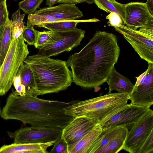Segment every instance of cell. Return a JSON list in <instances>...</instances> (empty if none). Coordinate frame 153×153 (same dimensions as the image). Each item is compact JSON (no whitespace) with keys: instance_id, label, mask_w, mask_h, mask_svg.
Listing matches in <instances>:
<instances>
[{"instance_id":"14","label":"cell","mask_w":153,"mask_h":153,"mask_svg":"<svg viewBox=\"0 0 153 153\" xmlns=\"http://www.w3.org/2000/svg\"><path fill=\"white\" fill-rule=\"evenodd\" d=\"M15 90L12 91L14 95L31 96L37 97L36 83L32 71L26 64L20 67L13 83Z\"/></svg>"},{"instance_id":"29","label":"cell","mask_w":153,"mask_h":153,"mask_svg":"<svg viewBox=\"0 0 153 153\" xmlns=\"http://www.w3.org/2000/svg\"><path fill=\"white\" fill-rule=\"evenodd\" d=\"M153 153V130L136 153Z\"/></svg>"},{"instance_id":"38","label":"cell","mask_w":153,"mask_h":153,"mask_svg":"<svg viewBox=\"0 0 153 153\" xmlns=\"http://www.w3.org/2000/svg\"><path fill=\"white\" fill-rule=\"evenodd\" d=\"M1 110L0 105V116H1Z\"/></svg>"},{"instance_id":"27","label":"cell","mask_w":153,"mask_h":153,"mask_svg":"<svg viewBox=\"0 0 153 153\" xmlns=\"http://www.w3.org/2000/svg\"><path fill=\"white\" fill-rule=\"evenodd\" d=\"M34 26H25L22 35L24 41L27 45H34L36 41L38 31L34 28Z\"/></svg>"},{"instance_id":"4","label":"cell","mask_w":153,"mask_h":153,"mask_svg":"<svg viewBox=\"0 0 153 153\" xmlns=\"http://www.w3.org/2000/svg\"><path fill=\"white\" fill-rule=\"evenodd\" d=\"M129 100V94L108 93L87 100H77L64 109L67 115L95 118L101 124L126 106Z\"/></svg>"},{"instance_id":"16","label":"cell","mask_w":153,"mask_h":153,"mask_svg":"<svg viewBox=\"0 0 153 153\" xmlns=\"http://www.w3.org/2000/svg\"><path fill=\"white\" fill-rule=\"evenodd\" d=\"M55 141L38 143H15L4 145L0 148V153H48V148Z\"/></svg>"},{"instance_id":"10","label":"cell","mask_w":153,"mask_h":153,"mask_svg":"<svg viewBox=\"0 0 153 153\" xmlns=\"http://www.w3.org/2000/svg\"><path fill=\"white\" fill-rule=\"evenodd\" d=\"M131 93L130 103L148 107L153 104V63H148L147 69L137 77Z\"/></svg>"},{"instance_id":"15","label":"cell","mask_w":153,"mask_h":153,"mask_svg":"<svg viewBox=\"0 0 153 153\" xmlns=\"http://www.w3.org/2000/svg\"><path fill=\"white\" fill-rule=\"evenodd\" d=\"M75 4H60L51 7H47L36 10L34 13L48 15L65 20H74L83 16L82 12Z\"/></svg>"},{"instance_id":"11","label":"cell","mask_w":153,"mask_h":153,"mask_svg":"<svg viewBox=\"0 0 153 153\" xmlns=\"http://www.w3.org/2000/svg\"><path fill=\"white\" fill-rule=\"evenodd\" d=\"M150 109L146 106L128 104L124 108L113 115L108 120L100 124L102 128L114 126L131 128Z\"/></svg>"},{"instance_id":"9","label":"cell","mask_w":153,"mask_h":153,"mask_svg":"<svg viewBox=\"0 0 153 153\" xmlns=\"http://www.w3.org/2000/svg\"><path fill=\"white\" fill-rule=\"evenodd\" d=\"M130 128L123 150L130 153H136L153 130V111L150 109Z\"/></svg>"},{"instance_id":"28","label":"cell","mask_w":153,"mask_h":153,"mask_svg":"<svg viewBox=\"0 0 153 153\" xmlns=\"http://www.w3.org/2000/svg\"><path fill=\"white\" fill-rule=\"evenodd\" d=\"M53 33V32L50 30L38 31L36 41L34 45L35 48L38 49L48 43L51 38Z\"/></svg>"},{"instance_id":"33","label":"cell","mask_w":153,"mask_h":153,"mask_svg":"<svg viewBox=\"0 0 153 153\" xmlns=\"http://www.w3.org/2000/svg\"><path fill=\"white\" fill-rule=\"evenodd\" d=\"M85 2V0H59V3L76 4Z\"/></svg>"},{"instance_id":"35","label":"cell","mask_w":153,"mask_h":153,"mask_svg":"<svg viewBox=\"0 0 153 153\" xmlns=\"http://www.w3.org/2000/svg\"><path fill=\"white\" fill-rule=\"evenodd\" d=\"M59 0H46V4L48 5V7H51L59 3Z\"/></svg>"},{"instance_id":"7","label":"cell","mask_w":153,"mask_h":153,"mask_svg":"<svg viewBox=\"0 0 153 153\" xmlns=\"http://www.w3.org/2000/svg\"><path fill=\"white\" fill-rule=\"evenodd\" d=\"M62 129L57 127L31 126L7 132L15 143H38L55 141L61 136Z\"/></svg>"},{"instance_id":"13","label":"cell","mask_w":153,"mask_h":153,"mask_svg":"<svg viewBox=\"0 0 153 153\" xmlns=\"http://www.w3.org/2000/svg\"><path fill=\"white\" fill-rule=\"evenodd\" d=\"M124 25L134 30L153 21V15L146 2H131L124 4Z\"/></svg>"},{"instance_id":"32","label":"cell","mask_w":153,"mask_h":153,"mask_svg":"<svg viewBox=\"0 0 153 153\" xmlns=\"http://www.w3.org/2000/svg\"><path fill=\"white\" fill-rule=\"evenodd\" d=\"M108 20L107 24L113 27L120 25H123L122 19L119 15L115 12H111L106 16Z\"/></svg>"},{"instance_id":"26","label":"cell","mask_w":153,"mask_h":153,"mask_svg":"<svg viewBox=\"0 0 153 153\" xmlns=\"http://www.w3.org/2000/svg\"><path fill=\"white\" fill-rule=\"evenodd\" d=\"M43 0H24L20 2L19 6L25 13H33L39 8Z\"/></svg>"},{"instance_id":"17","label":"cell","mask_w":153,"mask_h":153,"mask_svg":"<svg viewBox=\"0 0 153 153\" xmlns=\"http://www.w3.org/2000/svg\"><path fill=\"white\" fill-rule=\"evenodd\" d=\"M128 131L127 127L118 126L102 128L101 134L93 144L89 153H95L98 149L113 139L119 138L125 140Z\"/></svg>"},{"instance_id":"39","label":"cell","mask_w":153,"mask_h":153,"mask_svg":"<svg viewBox=\"0 0 153 153\" xmlns=\"http://www.w3.org/2000/svg\"><path fill=\"white\" fill-rule=\"evenodd\" d=\"M13 0L14 1H17L18 0Z\"/></svg>"},{"instance_id":"31","label":"cell","mask_w":153,"mask_h":153,"mask_svg":"<svg viewBox=\"0 0 153 153\" xmlns=\"http://www.w3.org/2000/svg\"><path fill=\"white\" fill-rule=\"evenodd\" d=\"M6 1L0 2V27L4 25L9 19Z\"/></svg>"},{"instance_id":"5","label":"cell","mask_w":153,"mask_h":153,"mask_svg":"<svg viewBox=\"0 0 153 153\" xmlns=\"http://www.w3.org/2000/svg\"><path fill=\"white\" fill-rule=\"evenodd\" d=\"M29 53L22 34L13 39L0 69V95H5L10 88L20 66Z\"/></svg>"},{"instance_id":"23","label":"cell","mask_w":153,"mask_h":153,"mask_svg":"<svg viewBox=\"0 0 153 153\" xmlns=\"http://www.w3.org/2000/svg\"><path fill=\"white\" fill-rule=\"evenodd\" d=\"M25 13L21 14L18 9L13 13L11 17L13 19L11 24V29L13 39L18 38L22 33L24 28V19Z\"/></svg>"},{"instance_id":"24","label":"cell","mask_w":153,"mask_h":153,"mask_svg":"<svg viewBox=\"0 0 153 153\" xmlns=\"http://www.w3.org/2000/svg\"><path fill=\"white\" fill-rule=\"evenodd\" d=\"M67 21L57 19L48 15H39L35 13L29 14L28 16L26 27L37 26L42 24Z\"/></svg>"},{"instance_id":"37","label":"cell","mask_w":153,"mask_h":153,"mask_svg":"<svg viewBox=\"0 0 153 153\" xmlns=\"http://www.w3.org/2000/svg\"><path fill=\"white\" fill-rule=\"evenodd\" d=\"M5 0H0V2H3Z\"/></svg>"},{"instance_id":"12","label":"cell","mask_w":153,"mask_h":153,"mask_svg":"<svg viewBox=\"0 0 153 153\" xmlns=\"http://www.w3.org/2000/svg\"><path fill=\"white\" fill-rule=\"evenodd\" d=\"M98 123V120L85 116L75 117L62 129L61 137L68 146L76 142L91 131Z\"/></svg>"},{"instance_id":"1","label":"cell","mask_w":153,"mask_h":153,"mask_svg":"<svg viewBox=\"0 0 153 153\" xmlns=\"http://www.w3.org/2000/svg\"><path fill=\"white\" fill-rule=\"evenodd\" d=\"M117 42L114 34L97 31L80 51L68 59L73 82L85 88H95L106 82L115 69L120 55Z\"/></svg>"},{"instance_id":"30","label":"cell","mask_w":153,"mask_h":153,"mask_svg":"<svg viewBox=\"0 0 153 153\" xmlns=\"http://www.w3.org/2000/svg\"><path fill=\"white\" fill-rule=\"evenodd\" d=\"M68 145L61 136L56 140L54 143V146L49 152L51 153H68Z\"/></svg>"},{"instance_id":"21","label":"cell","mask_w":153,"mask_h":153,"mask_svg":"<svg viewBox=\"0 0 153 153\" xmlns=\"http://www.w3.org/2000/svg\"><path fill=\"white\" fill-rule=\"evenodd\" d=\"M99 21V20L96 18L85 20H67L44 24L38 26L43 27L49 30L54 32H59L74 29L76 27L77 25L79 23L95 22Z\"/></svg>"},{"instance_id":"20","label":"cell","mask_w":153,"mask_h":153,"mask_svg":"<svg viewBox=\"0 0 153 153\" xmlns=\"http://www.w3.org/2000/svg\"><path fill=\"white\" fill-rule=\"evenodd\" d=\"M12 21L9 19L0 27V68L4 62L13 39L11 29Z\"/></svg>"},{"instance_id":"40","label":"cell","mask_w":153,"mask_h":153,"mask_svg":"<svg viewBox=\"0 0 153 153\" xmlns=\"http://www.w3.org/2000/svg\"></svg>"},{"instance_id":"25","label":"cell","mask_w":153,"mask_h":153,"mask_svg":"<svg viewBox=\"0 0 153 153\" xmlns=\"http://www.w3.org/2000/svg\"><path fill=\"white\" fill-rule=\"evenodd\" d=\"M125 140L116 138L113 139L98 149L95 153H117L123 147Z\"/></svg>"},{"instance_id":"3","label":"cell","mask_w":153,"mask_h":153,"mask_svg":"<svg viewBox=\"0 0 153 153\" xmlns=\"http://www.w3.org/2000/svg\"><path fill=\"white\" fill-rule=\"evenodd\" d=\"M24 62L33 72L38 96L64 91L73 82L71 71L65 61L37 54L27 56Z\"/></svg>"},{"instance_id":"8","label":"cell","mask_w":153,"mask_h":153,"mask_svg":"<svg viewBox=\"0 0 153 153\" xmlns=\"http://www.w3.org/2000/svg\"><path fill=\"white\" fill-rule=\"evenodd\" d=\"M114 27L123 35L141 59L153 63V35L134 30L123 25Z\"/></svg>"},{"instance_id":"6","label":"cell","mask_w":153,"mask_h":153,"mask_svg":"<svg viewBox=\"0 0 153 153\" xmlns=\"http://www.w3.org/2000/svg\"><path fill=\"white\" fill-rule=\"evenodd\" d=\"M85 33V31L76 27L63 31H53L50 41L38 48L37 54L50 57L65 51H70L80 45Z\"/></svg>"},{"instance_id":"22","label":"cell","mask_w":153,"mask_h":153,"mask_svg":"<svg viewBox=\"0 0 153 153\" xmlns=\"http://www.w3.org/2000/svg\"><path fill=\"white\" fill-rule=\"evenodd\" d=\"M98 7L107 13L115 12L118 14L124 25V4L115 0H94Z\"/></svg>"},{"instance_id":"36","label":"cell","mask_w":153,"mask_h":153,"mask_svg":"<svg viewBox=\"0 0 153 153\" xmlns=\"http://www.w3.org/2000/svg\"><path fill=\"white\" fill-rule=\"evenodd\" d=\"M85 2L89 4H91L94 3V0H85Z\"/></svg>"},{"instance_id":"18","label":"cell","mask_w":153,"mask_h":153,"mask_svg":"<svg viewBox=\"0 0 153 153\" xmlns=\"http://www.w3.org/2000/svg\"><path fill=\"white\" fill-rule=\"evenodd\" d=\"M102 128L100 123L96 125L88 133L76 142L68 146V153H89Z\"/></svg>"},{"instance_id":"2","label":"cell","mask_w":153,"mask_h":153,"mask_svg":"<svg viewBox=\"0 0 153 153\" xmlns=\"http://www.w3.org/2000/svg\"><path fill=\"white\" fill-rule=\"evenodd\" d=\"M77 100L65 102L41 99L31 96H8L1 117L16 120L32 126L64 128L75 117L66 115L64 108Z\"/></svg>"},{"instance_id":"19","label":"cell","mask_w":153,"mask_h":153,"mask_svg":"<svg viewBox=\"0 0 153 153\" xmlns=\"http://www.w3.org/2000/svg\"><path fill=\"white\" fill-rule=\"evenodd\" d=\"M109 86L108 93L113 90L118 93L129 94L132 91L134 85L129 79L118 73L114 69L106 81Z\"/></svg>"},{"instance_id":"34","label":"cell","mask_w":153,"mask_h":153,"mask_svg":"<svg viewBox=\"0 0 153 153\" xmlns=\"http://www.w3.org/2000/svg\"><path fill=\"white\" fill-rule=\"evenodd\" d=\"M147 7L151 13L153 14V0H147L146 2Z\"/></svg>"}]
</instances>
